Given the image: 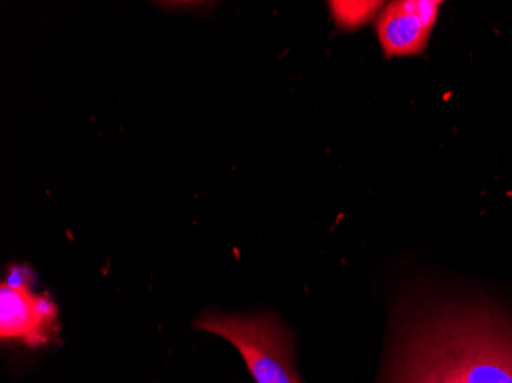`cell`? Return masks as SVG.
Segmentation results:
<instances>
[{"mask_svg":"<svg viewBox=\"0 0 512 383\" xmlns=\"http://www.w3.org/2000/svg\"><path fill=\"white\" fill-rule=\"evenodd\" d=\"M381 383H512V316L476 298L417 301L394 324Z\"/></svg>","mask_w":512,"mask_h":383,"instance_id":"6da1fadb","label":"cell"},{"mask_svg":"<svg viewBox=\"0 0 512 383\" xmlns=\"http://www.w3.org/2000/svg\"><path fill=\"white\" fill-rule=\"evenodd\" d=\"M194 327L234 345L256 383H304L296 370L292 333L273 313L224 315L206 311Z\"/></svg>","mask_w":512,"mask_h":383,"instance_id":"7a4b0ae2","label":"cell"},{"mask_svg":"<svg viewBox=\"0 0 512 383\" xmlns=\"http://www.w3.org/2000/svg\"><path fill=\"white\" fill-rule=\"evenodd\" d=\"M31 284L0 285V338L39 348L59 334V308L50 296L34 293Z\"/></svg>","mask_w":512,"mask_h":383,"instance_id":"3957f363","label":"cell"},{"mask_svg":"<svg viewBox=\"0 0 512 383\" xmlns=\"http://www.w3.org/2000/svg\"><path fill=\"white\" fill-rule=\"evenodd\" d=\"M442 2L396 0L376 20V36L385 57L421 56L427 50Z\"/></svg>","mask_w":512,"mask_h":383,"instance_id":"277c9868","label":"cell"},{"mask_svg":"<svg viewBox=\"0 0 512 383\" xmlns=\"http://www.w3.org/2000/svg\"><path fill=\"white\" fill-rule=\"evenodd\" d=\"M382 5L384 2H330L329 8L338 28L353 31L370 22Z\"/></svg>","mask_w":512,"mask_h":383,"instance_id":"5b68a950","label":"cell"}]
</instances>
